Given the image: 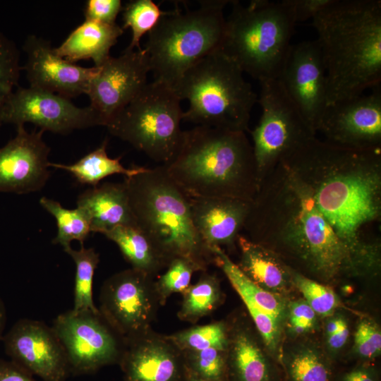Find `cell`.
Masks as SVG:
<instances>
[{
	"mask_svg": "<svg viewBox=\"0 0 381 381\" xmlns=\"http://www.w3.org/2000/svg\"><path fill=\"white\" fill-rule=\"evenodd\" d=\"M281 162L308 188L358 275L377 274L380 241L367 239L365 233L380 221V150L345 147L314 136Z\"/></svg>",
	"mask_w": 381,
	"mask_h": 381,
	"instance_id": "1",
	"label": "cell"
},
{
	"mask_svg": "<svg viewBox=\"0 0 381 381\" xmlns=\"http://www.w3.org/2000/svg\"><path fill=\"white\" fill-rule=\"evenodd\" d=\"M243 230L289 267L323 284L358 277L351 255L306 185L283 162L266 176Z\"/></svg>",
	"mask_w": 381,
	"mask_h": 381,
	"instance_id": "2",
	"label": "cell"
},
{
	"mask_svg": "<svg viewBox=\"0 0 381 381\" xmlns=\"http://www.w3.org/2000/svg\"><path fill=\"white\" fill-rule=\"evenodd\" d=\"M313 25L326 73L327 106L380 85V0H334Z\"/></svg>",
	"mask_w": 381,
	"mask_h": 381,
	"instance_id": "3",
	"label": "cell"
},
{
	"mask_svg": "<svg viewBox=\"0 0 381 381\" xmlns=\"http://www.w3.org/2000/svg\"><path fill=\"white\" fill-rule=\"evenodd\" d=\"M164 165L190 197L252 202L259 188L253 146L243 131L205 126L183 131L179 150Z\"/></svg>",
	"mask_w": 381,
	"mask_h": 381,
	"instance_id": "4",
	"label": "cell"
},
{
	"mask_svg": "<svg viewBox=\"0 0 381 381\" xmlns=\"http://www.w3.org/2000/svg\"><path fill=\"white\" fill-rule=\"evenodd\" d=\"M129 202L138 229L169 262L184 258L202 272L214 255L194 226L190 197L172 179L164 165L125 177Z\"/></svg>",
	"mask_w": 381,
	"mask_h": 381,
	"instance_id": "5",
	"label": "cell"
},
{
	"mask_svg": "<svg viewBox=\"0 0 381 381\" xmlns=\"http://www.w3.org/2000/svg\"><path fill=\"white\" fill-rule=\"evenodd\" d=\"M230 4L221 51L259 83L277 79L296 23L290 6L286 0Z\"/></svg>",
	"mask_w": 381,
	"mask_h": 381,
	"instance_id": "6",
	"label": "cell"
},
{
	"mask_svg": "<svg viewBox=\"0 0 381 381\" xmlns=\"http://www.w3.org/2000/svg\"><path fill=\"white\" fill-rule=\"evenodd\" d=\"M189 106L183 121L234 131H248L258 95L238 66L217 51L188 68L173 86Z\"/></svg>",
	"mask_w": 381,
	"mask_h": 381,
	"instance_id": "7",
	"label": "cell"
},
{
	"mask_svg": "<svg viewBox=\"0 0 381 381\" xmlns=\"http://www.w3.org/2000/svg\"><path fill=\"white\" fill-rule=\"evenodd\" d=\"M231 1L205 0L198 8L165 12L147 33L144 48L154 80L173 87L182 75L207 56L221 50Z\"/></svg>",
	"mask_w": 381,
	"mask_h": 381,
	"instance_id": "8",
	"label": "cell"
},
{
	"mask_svg": "<svg viewBox=\"0 0 381 381\" xmlns=\"http://www.w3.org/2000/svg\"><path fill=\"white\" fill-rule=\"evenodd\" d=\"M181 99L169 85L148 82L105 126L109 133L128 143L160 165L179 150L183 135Z\"/></svg>",
	"mask_w": 381,
	"mask_h": 381,
	"instance_id": "9",
	"label": "cell"
},
{
	"mask_svg": "<svg viewBox=\"0 0 381 381\" xmlns=\"http://www.w3.org/2000/svg\"><path fill=\"white\" fill-rule=\"evenodd\" d=\"M260 85L257 103L262 114L250 131L259 186L281 161L316 136L278 79Z\"/></svg>",
	"mask_w": 381,
	"mask_h": 381,
	"instance_id": "10",
	"label": "cell"
},
{
	"mask_svg": "<svg viewBox=\"0 0 381 381\" xmlns=\"http://www.w3.org/2000/svg\"><path fill=\"white\" fill-rule=\"evenodd\" d=\"M153 278L131 267L113 274L102 286L99 311L123 343L152 329L161 306Z\"/></svg>",
	"mask_w": 381,
	"mask_h": 381,
	"instance_id": "11",
	"label": "cell"
},
{
	"mask_svg": "<svg viewBox=\"0 0 381 381\" xmlns=\"http://www.w3.org/2000/svg\"><path fill=\"white\" fill-rule=\"evenodd\" d=\"M61 342L73 375L91 374L119 363L124 343L100 313L68 310L52 327Z\"/></svg>",
	"mask_w": 381,
	"mask_h": 381,
	"instance_id": "12",
	"label": "cell"
},
{
	"mask_svg": "<svg viewBox=\"0 0 381 381\" xmlns=\"http://www.w3.org/2000/svg\"><path fill=\"white\" fill-rule=\"evenodd\" d=\"M1 123L16 126L30 123L59 134L102 126L90 106L78 107L69 98L30 86L13 91L2 110Z\"/></svg>",
	"mask_w": 381,
	"mask_h": 381,
	"instance_id": "13",
	"label": "cell"
},
{
	"mask_svg": "<svg viewBox=\"0 0 381 381\" xmlns=\"http://www.w3.org/2000/svg\"><path fill=\"white\" fill-rule=\"evenodd\" d=\"M150 72L148 56L143 48L126 47L119 56H110L97 67L86 95L102 126H106L148 83Z\"/></svg>",
	"mask_w": 381,
	"mask_h": 381,
	"instance_id": "14",
	"label": "cell"
},
{
	"mask_svg": "<svg viewBox=\"0 0 381 381\" xmlns=\"http://www.w3.org/2000/svg\"><path fill=\"white\" fill-rule=\"evenodd\" d=\"M327 106L317 132L326 141L359 150H380L381 87Z\"/></svg>",
	"mask_w": 381,
	"mask_h": 381,
	"instance_id": "15",
	"label": "cell"
},
{
	"mask_svg": "<svg viewBox=\"0 0 381 381\" xmlns=\"http://www.w3.org/2000/svg\"><path fill=\"white\" fill-rule=\"evenodd\" d=\"M11 360L43 381H65L70 369L52 327L39 320H18L3 337Z\"/></svg>",
	"mask_w": 381,
	"mask_h": 381,
	"instance_id": "16",
	"label": "cell"
},
{
	"mask_svg": "<svg viewBox=\"0 0 381 381\" xmlns=\"http://www.w3.org/2000/svg\"><path fill=\"white\" fill-rule=\"evenodd\" d=\"M277 79L316 133L327 107L326 73L317 41L291 44Z\"/></svg>",
	"mask_w": 381,
	"mask_h": 381,
	"instance_id": "17",
	"label": "cell"
},
{
	"mask_svg": "<svg viewBox=\"0 0 381 381\" xmlns=\"http://www.w3.org/2000/svg\"><path fill=\"white\" fill-rule=\"evenodd\" d=\"M44 131L16 126V135L0 148V192L27 194L41 190L50 176V148Z\"/></svg>",
	"mask_w": 381,
	"mask_h": 381,
	"instance_id": "18",
	"label": "cell"
},
{
	"mask_svg": "<svg viewBox=\"0 0 381 381\" xmlns=\"http://www.w3.org/2000/svg\"><path fill=\"white\" fill-rule=\"evenodd\" d=\"M119 364L124 381H186L183 351L152 329L124 342Z\"/></svg>",
	"mask_w": 381,
	"mask_h": 381,
	"instance_id": "19",
	"label": "cell"
},
{
	"mask_svg": "<svg viewBox=\"0 0 381 381\" xmlns=\"http://www.w3.org/2000/svg\"><path fill=\"white\" fill-rule=\"evenodd\" d=\"M23 49L27 61L25 70L30 87L52 92L67 98L87 92L97 67H83L59 56L51 43L30 35Z\"/></svg>",
	"mask_w": 381,
	"mask_h": 381,
	"instance_id": "20",
	"label": "cell"
},
{
	"mask_svg": "<svg viewBox=\"0 0 381 381\" xmlns=\"http://www.w3.org/2000/svg\"><path fill=\"white\" fill-rule=\"evenodd\" d=\"M226 381H283L281 367L244 319L227 323Z\"/></svg>",
	"mask_w": 381,
	"mask_h": 381,
	"instance_id": "21",
	"label": "cell"
},
{
	"mask_svg": "<svg viewBox=\"0 0 381 381\" xmlns=\"http://www.w3.org/2000/svg\"><path fill=\"white\" fill-rule=\"evenodd\" d=\"M250 203L231 198L190 197L194 226L210 248H232L237 244Z\"/></svg>",
	"mask_w": 381,
	"mask_h": 381,
	"instance_id": "22",
	"label": "cell"
},
{
	"mask_svg": "<svg viewBox=\"0 0 381 381\" xmlns=\"http://www.w3.org/2000/svg\"><path fill=\"white\" fill-rule=\"evenodd\" d=\"M76 205L86 214L91 232L104 234L119 226L138 227L123 182L89 188L78 195Z\"/></svg>",
	"mask_w": 381,
	"mask_h": 381,
	"instance_id": "23",
	"label": "cell"
},
{
	"mask_svg": "<svg viewBox=\"0 0 381 381\" xmlns=\"http://www.w3.org/2000/svg\"><path fill=\"white\" fill-rule=\"evenodd\" d=\"M237 246L241 272L255 284L283 296L294 288L289 267L277 253L239 234Z\"/></svg>",
	"mask_w": 381,
	"mask_h": 381,
	"instance_id": "24",
	"label": "cell"
},
{
	"mask_svg": "<svg viewBox=\"0 0 381 381\" xmlns=\"http://www.w3.org/2000/svg\"><path fill=\"white\" fill-rule=\"evenodd\" d=\"M123 30L116 23L107 24L85 20L61 45L54 47V50L59 56L71 63L91 59L94 66L99 67L109 59L110 49Z\"/></svg>",
	"mask_w": 381,
	"mask_h": 381,
	"instance_id": "25",
	"label": "cell"
},
{
	"mask_svg": "<svg viewBox=\"0 0 381 381\" xmlns=\"http://www.w3.org/2000/svg\"><path fill=\"white\" fill-rule=\"evenodd\" d=\"M332 360L310 342L298 343L281 351L283 381H334Z\"/></svg>",
	"mask_w": 381,
	"mask_h": 381,
	"instance_id": "26",
	"label": "cell"
},
{
	"mask_svg": "<svg viewBox=\"0 0 381 381\" xmlns=\"http://www.w3.org/2000/svg\"><path fill=\"white\" fill-rule=\"evenodd\" d=\"M214 255L213 263L226 276L244 304H250L270 314L283 322L287 313V305L283 296L267 291L252 282L219 247L210 248Z\"/></svg>",
	"mask_w": 381,
	"mask_h": 381,
	"instance_id": "27",
	"label": "cell"
},
{
	"mask_svg": "<svg viewBox=\"0 0 381 381\" xmlns=\"http://www.w3.org/2000/svg\"><path fill=\"white\" fill-rule=\"evenodd\" d=\"M103 235L117 245L132 268L143 271L154 277L169 265L150 239L138 227L119 226Z\"/></svg>",
	"mask_w": 381,
	"mask_h": 381,
	"instance_id": "28",
	"label": "cell"
},
{
	"mask_svg": "<svg viewBox=\"0 0 381 381\" xmlns=\"http://www.w3.org/2000/svg\"><path fill=\"white\" fill-rule=\"evenodd\" d=\"M107 144L108 140L106 139L99 147L73 164L49 162V167L65 170L79 183L92 187L98 186L102 179L109 176L122 174L125 177H130L145 169V167L136 165L126 168L121 163V157H109L107 152Z\"/></svg>",
	"mask_w": 381,
	"mask_h": 381,
	"instance_id": "29",
	"label": "cell"
},
{
	"mask_svg": "<svg viewBox=\"0 0 381 381\" xmlns=\"http://www.w3.org/2000/svg\"><path fill=\"white\" fill-rule=\"evenodd\" d=\"M198 282L190 284L183 293L178 318L184 322L196 323L211 314L221 303L222 294L217 277L202 272Z\"/></svg>",
	"mask_w": 381,
	"mask_h": 381,
	"instance_id": "30",
	"label": "cell"
},
{
	"mask_svg": "<svg viewBox=\"0 0 381 381\" xmlns=\"http://www.w3.org/2000/svg\"><path fill=\"white\" fill-rule=\"evenodd\" d=\"M41 206L51 214L56 221L57 234L53 243L59 244L66 250L71 247L73 241H78L80 245L91 233L90 222L85 212L77 207L67 209L56 200L42 197Z\"/></svg>",
	"mask_w": 381,
	"mask_h": 381,
	"instance_id": "31",
	"label": "cell"
},
{
	"mask_svg": "<svg viewBox=\"0 0 381 381\" xmlns=\"http://www.w3.org/2000/svg\"><path fill=\"white\" fill-rule=\"evenodd\" d=\"M75 265L74 286V311H91L99 313L92 298V286L95 270L99 262V254L93 248H85L81 245L79 250L71 247L64 250Z\"/></svg>",
	"mask_w": 381,
	"mask_h": 381,
	"instance_id": "32",
	"label": "cell"
},
{
	"mask_svg": "<svg viewBox=\"0 0 381 381\" xmlns=\"http://www.w3.org/2000/svg\"><path fill=\"white\" fill-rule=\"evenodd\" d=\"M181 351H198L207 349L226 350L227 322L217 321L195 326L168 335Z\"/></svg>",
	"mask_w": 381,
	"mask_h": 381,
	"instance_id": "33",
	"label": "cell"
},
{
	"mask_svg": "<svg viewBox=\"0 0 381 381\" xmlns=\"http://www.w3.org/2000/svg\"><path fill=\"white\" fill-rule=\"evenodd\" d=\"M164 13L152 0H133L128 2L122 8V28H130L132 33L127 48L141 49V38L157 25Z\"/></svg>",
	"mask_w": 381,
	"mask_h": 381,
	"instance_id": "34",
	"label": "cell"
},
{
	"mask_svg": "<svg viewBox=\"0 0 381 381\" xmlns=\"http://www.w3.org/2000/svg\"><path fill=\"white\" fill-rule=\"evenodd\" d=\"M291 274L294 288L303 294L304 300L318 315L329 317L339 307L338 296L327 284L308 277L291 267Z\"/></svg>",
	"mask_w": 381,
	"mask_h": 381,
	"instance_id": "35",
	"label": "cell"
},
{
	"mask_svg": "<svg viewBox=\"0 0 381 381\" xmlns=\"http://www.w3.org/2000/svg\"><path fill=\"white\" fill-rule=\"evenodd\" d=\"M167 268V271L155 281V287L161 306L166 303L171 294H182L190 285L193 274L197 271H202L197 264L184 258L172 260Z\"/></svg>",
	"mask_w": 381,
	"mask_h": 381,
	"instance_id": "36",
	"label": "cell"
},
{
	"mask_svg": "<svg viewBox=\"0 0 381 381\" xmlns=\"http://www.w3.org/2000/svg\"><path fill=\"white\" fill-rule=\"evenodd\" d=\"M182 351L189 373L211 381H226V350Z\"/></svg>",
	"mask_w": 381,
	"mask_h": 381,
	"instance_id": "37",
	"label": "cell"
},
{
	"mask_svg": "<svg viewBox=\"0 0 381 381\" xmlns=\"http://www.w3.org/2000/svg\"><path fill=\"white\" fill-rule=\"evenodd\" d=\"M21 70L16 44L0 31V127L2 110L18 85Z\"/></svg>",
	"mask_w": 381,
	"mask_h": 381,
	"instance_id": "38",
	"label": "cell"
},
{
	"mask_svg": "<svg viewBox=\"0 0 381 381\" xmlns=\"http://www.w3.org/2000/svg\"><path fill=\"white\" fill-rule=\"evenodd\" d=\"M353 349L354 354L365 362L380 355L381 332L375 322L363 319L358 322L354 334Z\"/></svg>",
	"mask_w": 381,
	"mask_h": 381,
	"instance_id": "39",
	"label": "cell"
},
{
	"mask_svg": "<svg viewBox=\"0 0 381 381\" xmlns=\"http://www.w3.org/2000/svg\"><path fill=\"white\" fill-rule=\"evenodd\" d=\"M290 330L294 334L301 335L315 328L317 314L304 299L294 301L287 304Z\"/></svg>",
	"mask_w": 381,
	"mask_h": 381,
	"instance_id": "40",
	"label": "cell"
},
{
	"mask_svg": "<svg viewBox=\"0 0 381 381\" xmlns=\"http://www.w3.org/2000/svg\"><path fill=\"white\" fill-rule=\"evenodd\" d=\"M122 8L120 0H88L84 9L85 20L114 24Z\"/></svg>",
	"mask_w": 381,
	"mask_h": 381,
	"instance_id": "41",
	"label": "cell"
},
{
	"mask_svg": "<svg viewBox=\"0 0 381 381\" xmlns=\"http://www.w3.org/2000/svg\"><path fill=\"white\" fill-rule=\"evenodd\" d=\"M334 0H286L290 6L296 23L312 20L330 6Z\"/></svg>",
	"mask_w": 381,
	"mask_h": 381,
	"instance_id": "42",
	"label": "cell"
},
{
	"mask_svg": "<svg viewBox=\"0 0 381 381\" xmlns=\"http://www.w3.org/2000/svg\"><path fill=\"white\" fill-rule=\"evenodd\" d=\"M337 381H380L377 369L368 362H363L343 373Z\"/></svg>",
	"mask_w": 381,
	"mask_h": 381,
	"instance_id": "43",
	"label": "cell"
},
{
	"mask_svg": "<svg viewBox=\"0 0 381 381\" xmlns=\"http://www.w3.org/2000/svg\"><path fill=\"white\" fill-rule=\"evenodd\" d=\"M0 381H35L32 375L15 362L0 359Z\"/></svg>",
	"mask_w": 381,
	"mask_h": 381,
	"instance_id": "44",
	"label": "cell"
},
{
	"mask_svg": "<svg viewBox=\"0 0 381 381\" xmlns=\"http://www.w3.org/2000/svg\"><path fill=\"white\" fill-rule=\"evenodd\" d=\"M349 325L346 320L337 332L328 337H325L326 345L328 349L327 353L330 358L338 354L344 347L349 339Z\"/></svg>",
	"mask_w": 381,
	"mask_h": 381,
	"instance_id": "45",
	"label": "cell"
},
{
	"mask_svg": "<svg viewBox=\"0 0 381 381\" xmlns=\"http://www.w3.org/2000/svg\"><path fill=\"white\" fill-rule=\"evenodd\" d=\"M346 321L341 315H330L325 322V337H328L337 332L342 324Z\"/></svg>",
	"mask_w": 381,
	"mask_h": 381,
	"instance_id": "46",
	"label": "cell"
},
{
	"mask_svg": "<svg viewBox=\"0 0 381 381\" xmlns=\"http://www.w3.org/2000/svg\"><path fill=\"white\" fill-rule=\"evenodd\" d=\"M6 322V310L3 301L0 298V340L3 338V334Z\"/></svg>",
	"mask_w": 381,
	"mask_h": 381,
	"instance_id": "47",
	"label": "cell"
},
{
	"mask_svg": "<svg viewBox=\"0 0 381 381\" xmlns=\"http://www.w3.org/2000/svg\"><path fill=\"white\" fill-rule=\"evenodd\" d=\"M186 381H211V380L202 378L200 377L195 375L188 372V375Z\"/></svg>",
	"mask_w": 381,
	"mask_h": 381,
	"instance_id": "48",
	"label": "cell"
}]
</instances>
